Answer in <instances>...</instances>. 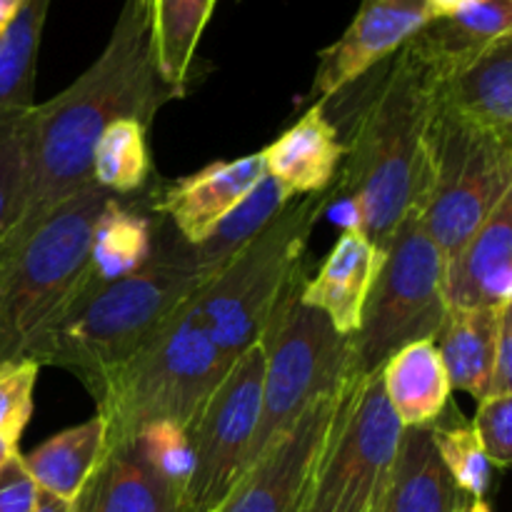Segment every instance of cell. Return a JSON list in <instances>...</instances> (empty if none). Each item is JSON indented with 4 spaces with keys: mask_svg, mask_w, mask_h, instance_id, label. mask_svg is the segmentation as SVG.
<instances>
[{
    "mask_svg": "<svg viewBox=\"0 0 512 512\" xmlns=\"http://www.w3.org/2000/svg\"><path fill=\"white\" fill-rule=\"evenodd\" d=\"M30 113L0 120V245L23 215L28 195Z\"/></svg>",
    "mask_w": 512,
    "mask_h": 512,
    "instance_id": "cell-31",
    "label": "cell"
},
{
    "mask_svg": "<svg viewBox=\"0 0 512 512\" xmlns=\"http://www.w3.org/2000/svg\"><path fill=\"white\" fill-rule=\"evenodd\" d=\"M50 0H25L0 35V120L35 108V68Z\"/></svg>",
    "mask_w": 512,
    "mask_h": 512,
    "instance_id": "cell-28",
    "label": "cell"
},
{
    "mask_svg": "<svg viewBox=\"0 0 512 512\" xmlns=\"http://www.w3.org/2000/svg\"><path fill=\"white\" fill-rule=\"evenodd\" d=\"M110 198L90 183L0 260V365L23 360L78 298L88 280L93 228Z\"/></svg>",
    "mask_w": 512,
    "mask_h": 512,
    "instance_id": "cell-5",
    "label": "cell"
},
{
    "mask_svg": "<svg viewBox=\"0 0 512 512\" xmlns=\"http://www.w3.org/2000/svg\"><path fill=\"white\" fill-rule=\"evenodd\" d=\"M383 250L360 230H343L315 278L305 280L300 300L320 310L340 335L353 338L363 323V310L373 290Z\"/></svg>",
    "mask_w": 512,
    "mask_h": 512,
    "instance_id": "cell-16",
    "label": "cell"
},
{
    "mask_svg": "<svg viewBox=\"0 0 512 512\" xmlns=\"http://www.w3.org/2000/svg\"><path fill=\"white\" fill-rule=\"evenodd\" d=\"M290 195L280 188L278 180L265 175L200 243L188 245V260L195 273L208 285L218 278L235 255L290 203Z\"/></svg>",
    "mask_w": 512,
    "mask_h": 512,
    "instance_id": "cell-25",
    "label": "cell"
},
{
    "mask_svg": "<svg viewBox=\"0 0 512 512\" xmlns=\"http://www.w3.org/2000/svg\"><path fill=\"white\" fill-rule=\"evenodd\" d=\"M263 178L265 165L260 153L238 160H215L198 173L160 188L150 210L163 218L178 238L195 245Z\"/></svg>",
    "mask_w": 512,
    "mask_h": 512,
    "instance_id": "cell-14",
    "label": "cell"
},
{
    "mask_svg": "<svg viewBox=\"0 0 512 512\" xmlns=\"http://www.w3.org/2000/svg\"><path fill=\"white\" fill-rule=\"evenodd\" d=\"M453 512H493L488 508V503L485 500H473V498H465L463 503L458 505Z\"/></svg>",
    "mask_w": 512,
    "mask_h": 512,
    "instance_id": "cell-40",
    "label": "cell"
},
{
    "mask_svg": "<svg viewBox=\"0 0 512 512\" xmlns=\"http://www.w3.org/2000/svg\"><path fill=\"white\" fill-rule=\"evenodd\" d=\"M35 512H83V503H68V500H60L55 495L43 493L40 490L38 505H35Z\"/></svg>",
    "mask_w": 512,
    "mask_h": 512,
    "instance_id": "cell-37",
    "label": "cell"
},
{
    "mask_svg": "<svg viewBox=\"0 0 512 512\" xmlns=\"http://www.w3.org/2000/svg\"><path fill=\"white\" fill-rule=\"evenodd\" d=\"M180 98L155 63L145 5L125 0L103 53L63 93L30 110L28 195L23 215L0 245V260L35 233L50 213L93 183V153L110 123L150 125Z\"/></svg>",
    "mask_w": 512,
    "mask_h": 512,
    "instance_id": "cell-1",
    "label": "cell"
},
{
    "mask_svg": "<svg viewBox=\"0 0 512 512\" xmlns=\"http://www.w3.org/2000/svg\"><path fill=\"white\" fill-rule=\"evenodd\" d=\"M263 343L238 355L188 430L193 470L183 488L185 512H213L250 468V448L263 408Z\"/></svg>",
    "mask_w": 512,
    "mask_h": 512,
    "instance_id": "cell-11",
    "label": "cell"
},
{
    "mask_svg": "<svg viewBox=\"0 0 512 512\" xmlns=\"http://www.w3.org/2000/svg\"><path fill=\"white\" fill-rule=\"evenodd\" d=\"M25 5V0H0V35L8 30V25L13 23L15 15L20 13V8Z\"/></svg>",
    "mask_w": 512,
    "mask_h": 512,
    "instance_id": "cell-39",
    "label": "cell"
},
{
    "mask_svg": "<svg viewBox=\"0 0 512 512\" xmlns=\"http://www.w3.org/2000/svg\"><path fill=\"white\" fill-rule=\"evenodd\" d=\"M380 383L403 428H423L443 418L453 390L433 340L405 345L385 360Z\"/></svg>",
    "mask_w": 512,
    "mask_h": 512,
    "instance_id": "cell-22",
    "label": "cell"
},
{
    "mask_svg": "<svg viewBox=\"0 0 512 512\" xmlns=\"http://www.w3.org/2000/svg\"><path fill=\"white\" fill-rule=\"evenodd\" d=\"M328 208L330 190L290 200L218 278L198 290L195 313L230 360L263 340L278 305L305 280V248Z\"/></svg>",
    "mask_w": 512,
    "mask_h": 512,
    "instance_id": "cell-6",
    "label": "cell"
},
{
    "mask_svg": "<svg viewBox=\"0 0 512 512\" xmlns=\"http://www.w3.org/2000/svg\"><path fill=\"white\" fill-rule=\"evenodd\" d=\"M438 100L475 128L512 140V35L440 80Z\"/></svg>",
    "mask_w": 512,
    "mask_h": 512,
    "instance_id": "cell-19",
    "label": "cell"
},
{
    "mask_svg": "<svg viewBox=\"0 0 512 512\" xmlns=\"http://www.w3.org/2000/svg\"><path fill=\"white\" fill-rule=\"evenodd\" d=\"M463 500L435 450L430 425L403 428L388 485L373 512H453Z\"/></svg>",
    "mask_w": 512,
    "mask_h": 512,
    "instance_id": "cell-20",
    "label": "cell"
},
{
    "mask_svg": "<svg viewBox=\"0 0 512 512\" xmlns=\"http://www.w3.org/2000/svg\"><path fill=\"white\" fill-rule=\"evenodd\" d=\"M105 450H108V433L103 418L95 415L75 428L48 438L33 453L23 455V460L43 493L78 503L98 473Z\"/></svg>",
    "mask_w": 512,
    "mask_h": 512,
    "instance_id": "cell-23",
    "label": "cell"
},
{
    "mask_svg": "<svg viewBox=\"0 0 512 512\" xmlns=\"http://www.w3.org/2000/svg\"><path fill=\"white\" fill-rule=\"evenodd\" d=\"M133 445L168 483L180 490L185 488L193 470V450L183 428L173 423L150 425L133 440Z\"/></svg>",
    "mask_w": 512,
    "mask_h": 512,
    "instance_id": "cell-33",
    "label": "cell"
},
{
    "mask_svg": "<svg viewBox=\"0 0 512 512\" xmlns=\"http://www.w3.org/2000/svg\"><path fill=\"white\" fill-rule=\"evenodd\" d=\"M40 488L25 468L23 455L15 450L0 468V512H35Z\"/></svg>",
    "mask_w": 512,
    "mask_h": 512,
    "instance_id": "cell-35",
    "label": "cell"
},
{
    "mask_svg": "<svg viewBox=\"0 0 512 512\" xmlns=\"http://www.w3.org/2000/svg\"><path fill=\"white\" fill-rule=\"evenodd\" d=\"M40 365L33 360H13L0 365V435L18 448L23 430L33 418V393Z\"/></svg>",
    "mask_w": 512,
    "mask_h": 512,
    "instance_id": "cell-32",
    "label": "cell"
},
{
    "mask_svg": "<svg viewBox=\"0 0 512 512\" xmlns=\"http://www.w3.org/2000/svg\"><path fill=\"white\" fill-rule=\"evenodd\" d=\"M343 390L315 400L235 485L220 512H303L315 463L338 413Z\"/></svg>",
    "mask_w": 512,
    "mask_h": 512,
    "instance_id": "cell-12",
    "label": "cell"
},
{
    "mask_svg": "<svg viewBox=\"0 0 512 512\" xmlns=\"http://www.w3.org/2000/svg\"><path fill=\"white\" fill-rule=\"evenodd\" d=\"M158 218L110 198L90 240L88 283H110L135 273L150 260Z\"/></svg>",
    "mask_w": 512,
    "mask_h": 512,
    "instance_id": "cell-26",
    "label": "cell"
},
{
    "mask_svg": "<svg viewBox=\"0 0 512 512\" xmlns=\"http://www.w3.org/2000/svg\"><path fill=\"white\" fill-rule=\"evenodd\" d=\"M265 175L278 180L290 198L325 193L338 178L345 145L338 128L325 115L323 103H313L303 118L260 150Z\"/></svg>",
    "mask_w": 512,
    "mask_h": 512,
    "instance_id": "cell-17",
    "label": "cell"
},
{
    "mask_svg": "<svg viewBox=\"0 0 512 512\" xmlns=\"http://www.w3.org/2000/svg\"><path fill=\"white\" fill-rule=\"evenodd\" d=\"M398 415L380 373L353 375L315 463L303 512H373L398 455Z\"/></svg>",
    "mask_w": 512,
    "mask_h": 512,
    "instance_id": "cell-10",
    "label": "cell"
},
{
    "mask_svg": "<svg viewBox=\"0 0 512 512\" xmlns=\"http://www.w3.org/2000/svg\"><path fill=\"white\" fill-rule=\"evenodd\" d=\"M140 3L145 5V10H148V5H150V0H140Z\"/></svg>",
    "mask_w": 512,
    "mask_h": 512,
    "instance_id": "cell-42",
    "label": "cell"
},
{
    "mask_svg": "<svg viewBox=\"0 0 512 512\" xmlns=\"http://www.w3.org/2000/svg\"><path fill=\"white\" fill-rule=\"evenodd\" d=\"M500 310L448 308L433 345L448 370L450 388L485 398L493 373Z\"/></svg>",
    "mask_w": 512,
    "mask_h": 512,
    "instance_id": "cell-24",
    "label": "cell"
},
{
    "mask_svg": "<svg viewBox=\"0 0 512 512\" xmlns=\"http://www.w3.org/2000/svg\"><path fill=\"white\" fill-rule=\"evenodd\" d=\"M213 512H220V510H213Z\"/></svg>",
    "mask_w": 512,
    "mask_h": 512,
    "instance_id": "cell-43",
    "label": "cell"
},
{
    "mask_svg": "<svg viewBox=\"0 0 512 512\" xmlns=\"http://www.w3.org/2000/svg\"><path fill=\"white\" fill-rule=\"evenodd\" d=\"M148 125L140 120H115L100 135L93 153V183L110 195H128L150 178Z\"/></svg>",
    "mask_w": 512,
    "mask_h": 512,
    "instance_id": "cell-29",
    "label": "cell"
},
{
    "mask_svg": "<svg viewBox=\"0 0 512 512\" xmlns=\"http://www.w3.org/2000/svg\"><path fill=\"white\" fill-rule=\"evenodd\" d=\"M443 253L418 210L405 215L383 248V265L353 335V375L380 373L385 360L418 340H433L448 310L443 300Z\"/></svg>",
    "mask_w": 512,
    "mask_h": 512,
    "instance_id": "cell-9",
    "label": "cell"
},
{
    "mask_svg": "<svg viewBox=\"0 0 512 512\" xmlns=\"http://www.w3.org/2000/svg\"><path fill=\"white\" fill-rule=\"evenodd\" d=\"M303 283L278 305L260 340L265 353L263 408L250 448V468L315 400L340 393L353 378V338L340 335L320 310L300 300Z\"/></svg>",
    "mask_w": 512,
    "mask_h": 512,
    "instance_id": "cell-7",
    "label": "cell"
},
{
    "mask_svg": "<svg viewBox=\"0 0 512 512\" xmlns=\"http://www.w3.org/2000/svg\"><path fill=\"white\" fill-rule=\"evenodd\" d=\"M15 450H18V448H15V445H10L8 440H5L3 435H0V468H3V465L8 463V458L15 453Z\"/></svg>",
    "mask_w": 512,
    "mask_h": 512,
    "instance_id": "cell-41",
    "label": "cell"
},
{
    "mask_svg": "<svg viewBox=\"0 0 512 512\" xmlns=\"http://www.w3.org/2000/svg\"><path fill=\"white\" fill-rule=\"evenodd\" d=\"M218 0H150L148 25L155 63L165 83L183 98L193 80L195 53Z\"/></svg>",
    "mask_w": 512,
    "mask_h": 512,
    "instance_id": "cell-27",
    "label": "cell"
},
{
    "mask_svg": "<svg viewBox=\"0 0 512 512\" xmlns=\"http://www.w3.org/2000/svg\"><path fill=\"white\" fill-rule=\"evenodd\" d=\"M443 300L460 310H500L512 303V193L445 258Z\"/></svg>",
    "mask_w": 512,
    "mask_h": 512,
    "instance_id": "cell-15",
    "label": "cell"
},
{
    "mask_svg": "<svg viewBox=\"0 0 512 512\" xmlns=\"http://www.w3.org/2000/svg\"><path fill=\"white\" fill-rule=\"evenodd\" d=\"M508 35H512V0H473L455 13L430 18L408 45L438 80H445Z\"/></svg>",
    "mask_w": 512,
    "mask_h": 512,
    "instance_id": "cell-18",
    "label": "cell"
},
{
    "mask_svg": "<svg viewBox=\"0 0 512 512\" xmlns=\"http://www.w3.org/2000/svg\"><path fill=\"white\" fill-rule=\"evenodd\" d=\"M203 285L188 260V243L158 218L148 263L110 283L85 280L78 298L35 340L25 360L70 370L93 390L103 375L138 353Z\"/></svg>",
    "mask_w": 512,
    "mask_h": 512,
    "instance_id": "cell-3",
    "label": "cell"
},
{
    "mask_svg": "<svg viewBox=\"0 0 512 512\" xmlns=\"http://www.w3.org/2000/svg\"><path fill=\"white\" fill-rule=\"evenodd\" d=\"M363 85L345 158L330 200L348 203L360 233L385 248L393 230L423 208L428 188L430 120L438 105V75L405 43L358 80Z\"/></svg>",
    "mask_w": 512,
    "mask_h": 512,
    "instance_id": "cell-2",
    "label": "cell"
},
{
    "mask_svg": "<svg viewBox=\"0 0 512 512\" xmlns=\"http://www.w3.org/2000/svg\"><path fill=\"white\" fill-rule=\"evenodd\" d=\"M428 0H360L353 23L320 50L313 80L315 103L328 105L365 73L398 53L428 20Z\"/></svg>",
    "mask_w": 512,
    "mask_h": 512,
    "instance_id": "cell-13",
    "label": "cell"
},
{
    "mask_svg": "<svg viewBox=\"0 0 512 512\" xmlns=\"http://www.w3.org/2000/svg\"><path fill=\"white\" fill-rule=\"evenodd\" d=\"M430 438H433L435 450L453 478L455 488L465 498L483 500L490 488V478H493V465H490L473 425L463 423V420L458 423L435 420L430 425Z\"/></svg>",
    "mask_w": 512,
    "mask_h": 512,
    "instance_id": "cell-30",
    "label": "cell"
},
{
    "mask_svg": "<svg viewBox=\"0 0 512 512\" xmlns=\"http://www.w3.org/2000/svg\"><path fill=\"white\" fill-rule=\"evenodd\" d=\"M470 3H473V0H428V8L433 18H443V15L455 13V10L465 8V5Z\"/></svg>",
    "mask_w": 512,
    "mask_h": 512,
    "instance_id": "cell-38",
    "label": "cell"
},
{
    "mask_svg": "<svg viewBox=\"0 0 512 512\" xmlns=\"http://www.w3.org/2000/svg\"><path fill=\"white\" fill-rule=\"evenodd\" d=\"M80 503L83 512H185L183 490L168 483L133 443L105 450Z\"/></svg>",
    "mask_w": 512,
    "mask_h": 512,
    "instance_id": "cell-21",
    "label": "cell"
},
{
    "mask_svg": "<svg viewBox=\"0 0 512 512\" xmlns=\"http://www.w3.org/2000/svg\"><path fill=\"white\" fill-rule=\"evenodd\" d=\"M488 395H512V303L503 305L498 315V340H495Z\"/></svg>",
    "mask_w": 512,
    "mask_h": 512,
    "instance_id": "cell-36",
    "label": "cell"
},
{
    "mask_svg": "<svg viewBox=\"0 0 512 512\" xmlns=\"http://www.w3.org/2000/svg\"><path fill=\"white\" fill-rule=\"evenodd\" d=\"M425 153L428 188L418 213L448 258L512 193V140L475 128L438 100Z\"/></svg>",
    "mask_w": 512,
    "mask_h": 512,
    "instance_id": "cell-8",
    "label": "cell"
},
{
    "mask_svg": "<svg viewBox=\"0 0 512 512\" xmlns=\"http://www.w3.org/2000/svg\"><path fill=\"white\" fill-rule=\"evenodd\" d=\"M233 360L215 345L185 303L138 353L98 380L90 395L108 433V450L133 443L145 428L173 423L190 430Z\"/></svg>",
    "mask_w": 512,
    "mask_h": 512,
    "instance_id": "cell-4",
    "label": "cell"
},
{
    "mask_svg": "<svg viewBox=\"0 0 512 512\" xmlns=\"http://www.w3.org/2000/svg\"><path fill=\"white\" fill-rule=\"evenodd\" d=\"M473 430L488 455L490 465L508 468L512 458V395L480 398Z\"/></svg>",
    "mask_w": 512,
    "mask_h": 512,
    "instance_id": "cell-34",
    "label": "cell"
}]
</instances>
